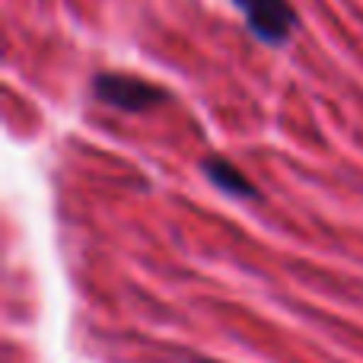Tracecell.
Instances as JSON below:
<instances>
[{
    "label": "cell",
    "instance_id": "1",
    "mask_svg": "<svg viewBox=\"0 0 363 363\" xmlns=\"http://www.w3.org/2000/svg\"><path fill=\"white\" fill-rule=\"evenodd\" d=\"M93 93L96 99H102L106 106L118 108V112H150L160 102L169 99V93L153 83L140 80V77H128V74H99L93 77Z\"/></svg>",
    "mask_w": 363,
    "mask_h": 363
},
{
    "label": "cell",
    "instance_id": "2",
    "mask_svg": "<svg viewBox=\"0 0 363 363\" xmlns=\"http://www.w3.org/2000/svg\"><path fill=\"white\" fill-rule=\"evenodd\" d=\"M239 6V13L245 16L249 32L258 42L271 45H287L290 35L296 29V13L290 6V0H233Z\"/></svg>",
    "mask_w": 363,
    "mask_h": 363
},
{
    "label": "cell",
    "instance_id": "3",
    "mask_svg": "<svg viewBox=\"0 0 363 363\" xmlns=\"http://www.w3.org/2000/svg\"><path fill=\"white\" fill-rule=\"evenodd\" d=\"M201 169H204V176L211 179V185H217L220 191L230 194V198H242V201H255L258 198L255 182L245 176L236 163H230L226 157H207Z\"/></svg>",
    "mask_w": 363,
    "mask_h": 363
}]
</instances>
